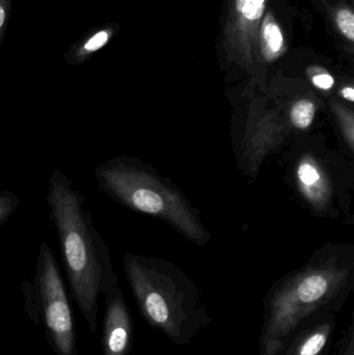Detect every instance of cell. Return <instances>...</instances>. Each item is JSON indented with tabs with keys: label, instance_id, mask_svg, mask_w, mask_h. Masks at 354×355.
I'll return each instance as SVG.
<instances>
[{
	"label": "cell",
	"instance_id": "18",
	"mask_svg": "<svg viewBox=\"0 0 354 355\" xmlns=\"http://www.w3.org/2000/svg\"><path fill=\"white\" fill-rule=\"evenodd\" d=\"M0 277H1V269H0Z\"/></svg>",
	"mask_w": 354,
	"mask_h": 355
},
{
	"label": "cell",
	"instance_id": "14",
	"mask_svg": "<svg viewBox=\"0 0 354 355\" xmlns=\"http://www.w3.org/2000/svg\"><path fill=\"white\" fill-rule=\"evenodd\" d=\"M20 205V198L8 190L0 192V227L10 218Z\"/></svg>",
	"mask_w": 354,
	"mask_h": 355
},
{
	"label": "cell",
	"instance_id": "16",
	"mask_svg": "<svg viewBox=\"0 0 354 355\" xmlns=\"http://www.w3.org/2000/svg\"><path fill=\"white\" fill-rule=\"evenodd\" d=\"M12 0H0V46L8 33L12 15Z\"/></svg>",
	"mask_w": 354,
	"mask_h": 355
},
{
	"label": "cell",
	"instance_id": "1",
	"mask_svg": "<svg viewBox=\"0 0 354 355\" xmlns=\"http://www.w3.org/2000/svg\"><path fill=\"white\" fill-rule=\"evenodd\" d=\"M87 198L60 170L48 182L47 205L60 241L73 300L89 331H97L98 298L116 287L109 248L100 235Z\"/></svg>",
	"mask_w": 354,
	"mask_h": 355
},
{
	"label": "cell",
	"instance_id": "2",
	"mask_svg": "<svg viewBox=\"0 0 354 355\" xmlns=\"http://www.w3.org/2000/svg\"><path fill=\"white\" fill-rule=\"evenodd\" d=\"M25 312L35 324L43 323L50 347L57 355H77L76 334L64 279L53 250L39 245L35 282L22 279Z\"/></svg>",
	"mask_w": 354,
	"mask_h": 355
},
{
	"label": "cell",
	"instance_id": "5",
	"mask_svg": "<svg viewBox=\"0 0 354 355\" xmlns=\"http://www.w3.org/2000/svg\"><path fill=\"white\" fill-rule=\"evenodd\" d=\"M125 270L148 322L162 329L172 340L182 339L189 319V312L185 311L182 300L160 290L153 273L136 257H125Z\"/></svg>",
	"mask_w": 354,
	"mask_h": 355
},
{
	"label": "cell",
	"instance_id": "12",
	"mask_svg": "<svg viewBox=\"0 0 354 355\" xmlns=\"http://www.w3.org/2000/svg\"><path fill=\"white\" fill-rule=\"evenodd\" d=\"M328 329H318L301 343L297 355H318L328 342Z\"/></svg>",
	"mask_w": 354,
	"mask_h": 355
},
{
	"label": "cell",
	"instance_id": "13",
	"mask_svg": "<svg viewBox=\"0 0 354 355\" xmlns=\"http://www.w3.org/2000/svg\"><path fill=\"white\" fill-rule=\"evenodd\" d=\"M299 179L307 190V193H312L314 188L320 183L321 175L314 164L303 162L299 166Z\"/></svg>",
	"mask_w": 354,
	"mask_h": 355
},
{
	"label": "cell",
	"instance_id": "9",
	"mask_svg": "<svg viewBox=\"0 0 354 355\" xmlns=\"http://www.w3.org/2000/svg\"><path fill=\"white\" fill-rule=\"evenodd\" d=\"M287 51L286 40L272 10L264 14L258 33L257 54L268 62L278 60Z\"/></svg>",
	"mask_w": 354,
	"mask_h": 355
},
{
	"label": "cell",
	"instance_id": "3",
	"mask_svg": "<svg viewBox=\"0 0 354 355\" xmlns=\"http://www.w3.org/2000/svg\"><path fill=\"white\" fill-rule=\"evenodd\" d=\"M94 174L98 188L109 198L139 212L174 218L187 233L197 234L179 198L164 189L134 160L112 158L98 166Z\"/></svg>",
	"mask_w": 354,
	"mask_h": 355
},
{
	"label": "cell",
	"instance_id": "11",
	"mask_svg": "<svg viewBox=\"0 0 354 355\" xmlns=\"http://www.w3.org/2000/svg\"><path fill=\"white\" fill-rule=\"evenodd\" d=\"M315 116V104L311 100L297 101L291 108V122L297 128L307 129Z\"/></svg>",
	"mask_w": 354,
	"mask_h": 355
},
{
	"label": "cell",
	"instance_id": "17",
	"mask_svg": "<svg viewBox=\"0 0 354 355\" xmlns=\"http://www.w3.org/2000/svg\"><path fill=\"white\" fill-rule=\"evenodd\" d=\"M342 96L344 99L348 100V101H354V89L353 87H345L342 89Z\"/></svg>",
	"mask_w": 354,
	"mask_h": 355
},
{
	"label": "cell",
	"instance_id": "7",
	"mask_svg": "<svg viewBox=\"0 0 354 355\" xmlns=\"http://www.w3.org/2000/svg\"><path fill=\"white\" fill-rule=\"evenodd\" d=\"M103 355H128L132 324L130 313L118 286L105 294Z\"/></svg>",
	"mask_w": 354,
	"mask_h": 355
},
{
	"label": "cell",
	"instance_id": "19",
	"mask_svg": "<svg viewBox=\"0 0 354 355\" xmlns=\"http://www.w3.org/2000/svg\"><path fill=\"white\" fill-rule=\"evenodd\" d=\"M351 1H353V0H351Z\"/></svg>",
	"mask_w": 354,
	"mask_h": 355
},
{
	"label": "cell",
	"instance_id": "10",
	"mask_svg": "<svg viewBox=\"0 0 354 355\" xmlns=\"http://www.w3.org/2000/svg\"><path fill=\"white\" fill-rule=\"evenodd\" d=\"M333 20L339 33L349 43L354 42V12L347 4H338L333 8Z\"/></svg>",
	"mask_w": 354,
	"mask_h": 355
},
{
	"label": "cell",
	"instance_id": "8",
	"mask_svg": "<svg viewBox=\"0 0 354 355\" xmlns=\"http://www.w3.org/2000/svg\"><path fill=\"white\" fill-rule=\"evenodd\" d=\"M120 31L118 23L107 22L96 25L85 31L64 54L68 66L78 67L91 60L94 54L103 49Z\"/></svg>",
	"mask_w": 354,
	"mask_h": 355
},
{
	"label": "cell",
	"instance_id": "15",
	"mask_svg": "<svg viewBox=\"0 0 354 355\" xmlns=\"http://www.w3.org/2000/svg\"><path fill=\"white\" fill-rule=\"evenodd\" d=\"M308 73H309L312 83L317 89H322V91H330L334 87V77L324 69L312 67V68L308 69Z\"/></svg>",
	"mask_w": 354,
	"mask_h": 355
},
{
	"label": "cell",
	"instance_id": "6",
	"mask_svg": "<svg viewBox=\"0 0 354 355\" xmlns=\"http://www.w3.org/2000/svg\"><path fill=\"white\" fill-rule=\"evenodd\" d=\"M267 0H230L222 33V46L229 60L251 66L257 58L258 33Z\"/></svg>",
	"mask_w": 354,
	"mask_h": 355
},
{
	"label": "cell",
	"instance_id": "4",
	"mask_svg": "<svg viewBox=\"0 0 354 355\" xmlns=\"http://www.w3.org/2000/svg\"><path fill=\"white\" fill-rule=\"evenodd\" d=\"M332 290L330 277L315 272L305 275L276 294L267 311L262 337L264 355L278 354L301 321L326 304Z\"/></svg>",
	"mask_w": 354,
	"mask_h": 355
}]
</instances>
